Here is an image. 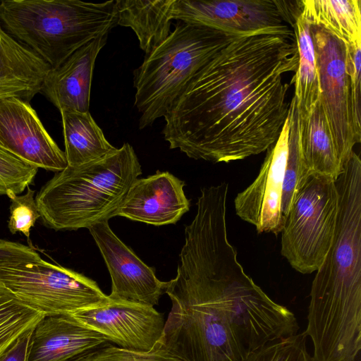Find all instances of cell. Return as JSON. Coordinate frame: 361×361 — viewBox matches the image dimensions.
Returning <instances> with one entry per match:
<instances>
[{
    "label": "cell",
    "instance_id": "6da1fadb",
    "mask_svg": "<svg viewBox=\"0 0 361 361\" xmlns=\"http://www.w3.org/2000/svg\"><path fill=\"white\" fill-rule=\"evenodd\" d=\"M298 66L289 27L237 37L207 61L164 116L170 149L214 163L267 150L289 111L283 75Z\"/></svg>",
    "mask_w": 361,
    "mask_h": 361
},
{
    "label": "cell",
    "instance_id": "7a4b0ae2",
    "mask_svg": "<svg viewBox=\"0 0 361 361\" xmlns=\"http://www.w3.org/2000/svg\"><path fill=\"white\" fill-rule=\"evenodd\" d=\"M336 185L335 235L312 283L304 333L317 347L345 350L361 342V160L354 151Z\"/></svg>",
    "mask_w": 361,
    "mask_h": 361
},
{
    "label": "cell",
    "instance_id": "3957f363",
    "mask_svg": "<svg viewBox=\"0 0 361 361\" xmlns=\"http://www.w3.org/2000/svg\"><path fill=\"white\" fill-rule=\"evenodd\" d=\"M179 257L177 274L202 288L220 307L244 358L298 333L294 313L271 299L245 272L226 230L196 236Z\"/></svg>",
    "mask_w": 361,
    "mask_h": 361
},
{
    "label": "cell",
    "instance_id": "277c9868",
    "mask_svg": "<svg viewBox=\"0 0 361 361\" xmlns=\"http://www.w3.org/2000/svg\"><path fill=\"white\" fill-rule=\"evenodd\" d=\"M141 173L138 158L128 142L99 159L68 165L36 195L40 217L56 231L88 228L109 221Z\"/></svg>",
    "mask_w": 361,
    "mask_h": 361
},
{
    "label": "cell",
    "instance_id": "5b68a950",
    "mask_svg": "<svg viewBox=\"0 0 361 361\" xmlns=\"http://www.w3.org/2000/svg\"><path fill=\"white\" fill-rule=\"evenodd\" d=\"M0 22L51 68L117 25L116 0L0 1Z\"/></svg>",
    "mask_w": 361,
    "mask_h": 361
},
{
    "label": "cell",
    "instance_id": "8992f818",
    "mask_svg": "<svg viewBox=\"0 0 361 361\" xmlns=\"http://www.w3.org/2000/svg\"><path fill=\"white\" fill-rule=\"evenodd\" d=\"M245 35L180 20L133 71L139 128L164 117L194 75L218 51Z\"/></svg>",
    "mask_w": 361,
    "mask_h": 361
},
{
    "label": "cell",
    "instance_id": "52a82bcc",
    "mask_svg": "<svg viewBox=\"0 0 361 361\" xmlns=\"http://www.w3.org/2000/svg\"><path fill=\"white\" fill-rule=\"evenodd\" d=\"M171 308L160 342L183 361H243L236 339L216 302L178 275L166 292Z\"/></svg>",
    "mask_w": 361,
    "mask_h": 361
},
{
    "label": "cell",
    "instance_id": "ba28073f",
    "mask_svg": "<svg viewBox=\"0 0 361 361\" xmlns=\"http://www.w3.org/2000/svg\"><path fill=\"white\" fill-rule=\"evenodd\" d=\"M339 209L336 181L310 175L297 194L281 231V252L297 271H316L335 235Z\"/></svg>",
    "mask_w": 361,
    "mask_h": 361
},
{
    "label": "cell",
    "instance_id": "9c48e42d",
    "mask_svg": "<svg viewBox=\"0 0 361 361\" xmlns=\"http://www.w3.org/2000/svg\"><path fill=\"white\" fill-rule=\"evenodd\" d=\"M0 281L23 303L44 315L71 314L111 300L94 281L42 259L0 266Z\"/></svg>",
    "mask_w": 361,
    "mask_h": 361
},
{
    "label": "cell",
    "instance_id": "30bf717a",
    "mask_svg": "<svg viewBox=\"0 0 361 361\" xmlns=\"http://www.w3.org/2000/svg\"><path fill=\"white\" fill-rule=\"evenodd\" d=\"M310 32L319 74V99L336 152L344 165L354 145L361 140V120L355 111L345 44L319 25H310Z\"/></svg>",
    "mask_w": 361,
    "mask_h": 361
},
{
    "label": "cell",
    "instance_id": "8fae6325",
    "mask_svg": "<svg viewBox=\"0 0 361 361\" xmlns=\"http://www.w3.org/2000/svg\"><path fill=\"white\" fill-rule=\"evenodd\" d=\"M300 13V1L175 0L173 20L250 34L293 29Z\"/></svg>",
    "mask_w": 361,
    "mask_h": 361
},
{
    "label": "cell",
    "instance_id": "7c38bea8",
    "mask_svg": "<svg viewBox=\"0 0 361 361\" xmlns=\"http://www.w3.org/2000/svg\"><path fill=\"white\" fill-rule=\"evenodd\" d=\"M289 116L283 123L276 141L267 154L255 180L235 198L236 214L253 225L258 233L278 235L285 219L281 211V197L288 152Z\"/></svg>",
    "mask_w": 361,
    "mask_h": 361
},
{
    "label": "cell",
    "instance_id": "4fadbf2b",
    "mask_svg": "<svg viewBox=\"0 0 361 361\" xmlns=\"http://www.w3.org/2000/svg\"><path fill=\"white\" fill-rule=\"evenodd\" d=\"M85 326L103 335L118 347L147 351L163 336V314L153 306L125 300H112L71 314Z\"/></svg>",
    "mask_w": 361,
    "mask_h": 361
},
{
    "label": "cell",
    "instance_id": "5bb4252c",
    "mask_svg": "<svg viewBox=\"0 0 361 361\" xmlns=\"http://www.w3.org/2000/svg\"><path fill=\"white\" fill-rule=\"evenodd\" d=\"M106 264L111 279L112 300L158 305L169 281H161L154 268L147 266L113 232L109 221L88 228Z\"/></svg>",
    "mask_w": 361,
    "mask_h": 361
},
{
    "label": "cell",
    "instance_id": "9a60e30c",
    "mask_svg": "<svg viewBox=\"0 0 361 361\" xmlns=\"http://www.w3.org/2000/svg\"><path fill=\"white\" fill-rule=\"evenodd\" d=\"M0 147L37 169L56 173L68 166L35 111L18 97L0 99Z\"/></svg>",
    "mask_w": 361,
    "mask_h": 361
},
{
    "label": "cell",
    "instance_id": "2e32d148",
    "mask_svg": "<svg viewBox=\"0 0 361 361\" xmlns=\"http://www.w3.org/2000/svg\"><path fill=\"white\" fill-rule=\"evenodd\" d=\"M185 183L168 171L136 179L116 216L154 226L176 224L190 209Z\"/></svg>",
    "mask_w": 361,
    "mask_h": 361
},
{
    "label": "cell",
    "instance_id": "e0dca14e",
    "mask_svg": "<svg viewBox=\"0 0 361 361\" xmlns=\"http://www.w3.org/2000/svg\"><path fill=\"white\" fill-rule=\"evenodd\" d=\"M107 343L71 314L44 315L33 328L25 361H78Z\"/></svg>",
    "mask_w": 361,
    "mask_h": 361
},
{
    "label": "cell",
    "instance_id": "ac0fdd59",
    "mask_svg": "<svg viewBox=\"0 0 361 361\" xmlns=\"http://www.w3.org/2000/svg\"><path fill=\"white\" fill-rule=\"evenodd\" d=\"M108 34L75 51L59 66L50 68L39 93L59 111H89L90 89L96 59L106 43Z\"/></svg>",
    "mask_w": 361,
    "mask_h": 361
},
{
    "label": "cell",
    "instance_id": "d6986e66",
    "mask_svg": "<svg viewBox=\"0 0 361 361\" xmlns=\"http://www.w3.org/2000/svg\"><path fill=\"white\" fill-rule=\"evenodd\" d=\"M51 66L17 42L0 22V99L18 97L29 102L37 93Z\"/></svg>",
    "mask_w": 361,
    "mask_h": 361
},
{
    "label": "cell",
    "instance_id": "ffe728a7",
    "mask_svg": "<svg viewBox=\"0 0 361 361\" xmlns=\"http://www.w3.org/2000/svg\"><path fill=\"white\" fill-rule=\"evenodd\" d=\"M174 1L116 0L117 25L130 27L147 54L170 35Z\"/></svg>",
    "mask_w": 361,
    "mask_h": 361
},
{
    "label": "cell",
    "instance_id": "44dd1931",
    "mask_svg": "<svg viewBox=\"0 0 361 361\" xmlns=\"http://www.w3.org/2000/svg\"><path fill=\"white\" fill-rule=\"evenodd\" d=\"M299 138L302 161L309 174L336 181L343 165L336 152L320 99L305 119H299Z\"/></svg>",
    "mask_w": 361,
    "mask_h": 361
},
{
    "label": "cell",
    "instance_id": "7402d4cb",
    "mask_svg": "<svg viewBox=\"0 0 361 361\" xmlns=\"http://www.w3.org/2000/svg\"><path fill=\"white\" fill-rule=\"evenodd\" d=\"M68 166H77L99 159L116 149L106 139L89 111H60Z\"/></svg>",
    "mask_w": 361,
    "mask_h": 361
},
{
    "label": "cell",
    "instance_id": "603a6c76",
    "mask_svg": "<svg viewBox=\"0 0 361 361\" xmlns=\"http://www.w3.org/2000/svg\"><path fill=\"white\" fill-rule=\"evenodd\" d=\"M300 15L347 45L361 43L360 0H302Z\"/></svg>",
    "mask_w": 361,
    "mask_h": 361
},
{
    "label": "cell",
    "instance_id": "cb8c5ba5",
    "mask_svg": "<svg viewBox=\"0 0 361 361\" xmlns=\"http://www.w3.org/2000/svg\"><path fill=\"white\" fill-rule=\"evenodd\" d=\"M298 66L293 80L294 97L300 120L305 119L319 100L321 90L310 23L300 14L293 28Z\"/></svg>",
    "mask_w": 361,
    "mask_h": 361
},
{
    "label": "cell",
    "instance_id": "d4e9b609",
    "mask_svg": "<svg viewBox=\"0 0 361 361\" xmlns=\"http://www.w3.org/2000/svg\"><path fill=\"white\" fill-rule=\"evenodd\" d=\"M44 316L23 303L0 281V357Z\"/></svg>",
    "mask_w": 361,
    "mask_h": 361
},
{
    "label": "cell",
    "instance_id": "484cf974",
    "mask_svg": "<svg viewBox=\"0 0 361 361\" xmlns=\"http://www.w3.org/2000/svg\"><path fill=\"white\" fill-rule=\"evenodd\" d=\"M288 116V152L281 197V211L285 219L297 194L310 176L304 165L301 155L299 117L294 96L290 102Z\"/></svg>",
    "mask_w": 361,
    "mask_h": 361
},
{
    "label": "cell",
    "instance_id": "4316f807",
    "mask_svg": "<svg viewBox=\"0 0 361 361\" xmlns=\"http://www.w3.org/2000/svg\"><path fill=\"white\" fill-rule=\"evenodd\" d=\"M243 361H312L302 333L283 338L250 353Z\"/></svg>",
    "mask_w": 361,
    "mask_h": 361
},
{
    "label": "cell",
    "instance_id": "83f0119b",
    "mask_svg": "<svg viewBox=\"0 0 361 361\" xmlns=\"http://www.w3.org/2000/svg\"><path fill=\"white\" fill-rule=\"evenodd\" d=\"M37 168L0 147V195L10 199L32 182Z\"/></svg>",
    "mask_w": 361,
    "mask_h": 361
},
{
    "label": "cell",
    "instance_id": "f1b7e54d",
    "mask_svg": "<svg viewBox=\"0 0 361 361\" xmlns=\"http://www.w3.org/2000/svg\"><path fill=\"white\" fill-rule=\"evenodd\" d=\"M78 361H183L159 341L150 350H130L111 344L104 345Z\"/></svg>",
    "mask_w": 361,
    "mask_h": 361
},
{
    "label": "cell",
    "instance_id": "f546056e",
    "mask_svg": "<svg viewBox=\"0 0 361 361\" xmlns=\"http://www.w3.org/2000/svg\"><path fill=\"white\" fill-rule=\"evenodd\" d=\"M35 192L27 186L25 194L16 195L10 199L11 204L8 227L12 234L20 232L27 238H30L31 228L40 217L34 198Z\"/></svg>",
    "mask_w": 361,
    "mask_h": 361
},
{
    "label": "cell",
    "instance_id": "4dcf8cb0",
    "mask_svg": "<svg viewBox=\"0 0 361 361\" xmlns=\"http://www.w3.org/2000/svg\"><path fill=\"white\" fill-rule=\"evenodd\" d=\"M42 258L32 247L0 239V266L36 262Z\"/></svg>",
    "mask_w": 361,
    "mask_h": 361
},
{
    "label": "cell",
    "instance_id": "1f68e13d",
    "mask_svg": "<svg viewBox=\"0 0 361 361\" xmlns=\"http://www.w3.org/2000/svg\"><path fill=\"white\" fill-rule=\"evenodd\" d=\"M33 328L27 331L13 342L0 357V361H25Z\"/></svg>",
    "mask_w": 361,
    "mask_h": 361
}]
</instances>
